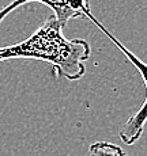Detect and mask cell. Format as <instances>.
Masks as SVG:
<instances>
[{"label":"cell","mask_w":147,"mask_h":156,"mask_svg":"<svg viewBox=\"0 0 147 156\" xmlns=\"http://www.w3.org/2000/svg\"><path fill=\"white\" fill-rule=\"evenodd\" d=\"M65 26L52 15L22 42L0 48V62L11 58H33L49 62L56 76L75 82L85 76L91 46L86 40H67Z\"/></svg>","instance_id":"6da1fadb"},{"label":"cell","mask_w":147,"mask_h":156,"mask_svg":"<svg viewBox=\"0 0 147 156\" xmlns=\"http://www.w3.org/2000/svg\"><path fill=\"white\" fill-rule=\"evenodd\" d=\"M87 19L91 20V22L94 23V25L97 26V27L100 29L101 31H102L104 34L106 35V37L109 38V40L112 41V42L115 44L120 50H121L123 55H124L131 62H132L134 67L139 71L140 76H142L143 82H145L146 91H147V62H143L142 60H140L136 55H134L128 48H125L124 45L120 42L117 38H116L115 35H113L112 33H110L109 30L105 27L102 23H101L100 20L93 15V12H90L87 15ZM146 124H147V94H146V99H145V102H143L142 106H140V109L138 110L132 117L128 118V121L125 122L124 126L121 128V130L119 132V136H120V139H121V141L124 143L125 145H134L135 143H138L139 141V139L142 137L143 132H145Z\"/></svg>","instance_id":"7a4b0ae2"},{"label":"cell","mask_w":147,"mask_h":156,"mask_svg":"<svg viewBox=\"0 0 147 156\" xmlns=\"http://www.w3.org/2000/svg\"><path fill=\"white\" fill-rule=\"evenodd\" d=\"M33 2L42 3V4L48 5L53 11V15L64 26L67 25L70 19H75V18H86L87 19V15L91 12L90 0H13L8 5L0 10V23L14 10Z\"/></svg>","instance_id":"3957f363"},{"label":"cell","mask_w":147,"mask_h":156,"mask_svg":"<svg viewBox=\"0 0 147 156\" xmlns=\"http://www.w3.org/2000/svg\"><path fill=\"white\" fill-rule=\"evenodd\" d=\"M90 156H128L120 145L110 141H95L89 148Z\"/></svg>","instance_id":"277c9868"}]
</instances>
